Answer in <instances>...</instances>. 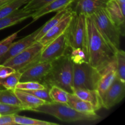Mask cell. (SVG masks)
I'll return each instance as SVG.
<instances>
[{
  "label": "cell",
  "mask_w": 125,
  "mask_h": 125,
  "mask_svg": "<svg viewBox=\"0 0 125 125\" xmlns=\"http://www.w3.org/2000/svg\"><path fill=\"white\" fill-rule=\"evenodd\" d=\"M87 45L89 62L102 74L115 61L116 51L99 32L89 16H86Z\"/></svg>",
  "instance_id": "1"
},
{
  "label": "cell",
  "mask_w": 125,
  "mask_h": 125,
  "mask_svg": "<svg viewBox=\"0 0 125 125\" xmlns=\"http://www.w3.org/2000/svg\"><path fill=\"white\" fill-rule=\"evenodd\" d=\"M51 63V68L43 79L42 84L51 88L53 85L73 94V62L67 52Z\"/></svg>",
  "instance_id": "2"
},
{
  "label": "cell",
  "mask_w": 125,
  "mask_h": 125,
  "mask_svg": "<svg viewBox=\"0 0 125 125\" xmlns=\"http://www.w3.org/2000/svg\"><path fill=\"white\" fill-rule=\"evenodd\" d=\"M32 111L46 114L56 117L62 122L73 123L78 122H92L100 119L97 115L81 113L71 107L67 103H45L43 104L34 109Z\"/></svg>",
  "instance_id": "3"
},
{
  "label": "cell",
  "mask_w": 125,
  "mask_h": 125,
  "mask_svg": "<svg viewBox=\"0 0 125 125\" xmlns=\"http://www.w3.org/2000/svg\"><path fill=\"white\" fill-rule=\"evenodd\" d=\"M99 32L117 51L120 49V30L111 21L105 8L98 10L90 15Z\"/></svg>",
  "instance_id": "4"
},
{
  "label": "cell",
  "mask_w": 125,
  "mask_h": 125,
  "mask_svg": "<svg viewBox=\"0 0 125 125\" xmlns=\"http://www.w3.org/2000/svg\"><path fill=\"white\" fill-rule=\"evenodd\" d=\"M101 74L89 62L73 65V88L97 90Z\"/></svg>",
  "instance_id": "5"
},
{
  "label": "cell",
  "mask_w": 125,
  "mask_h": 125,
  "mask_svg": "<svg viewBox=\"0 0 125 125\" xmlns=\"http://www.w3.org/2000/svg\"><path fill=\"white\" fill-rule=\"evenodd\" d=\"M68 48H81L87 51L86 16L72 13V18L65 31Z\"/></svg>",
  "instance_id": "6"
},
{
  "label": "cell",
  "mask_w": 125,
  "mask_h": 125,
  "mask_svg": "<svg viewBox=\"0 0 125 125\" xmlns=\"http://www.w3.org/2000/svg\"><path fill=\"white\" fill-rule=\"evenodd\" d=\"M43 48L42 44L39 41H35L32 45L7 60L3 64L12 67L15 71L21 72L36 59Z\"/></svg>",
  "instance_id": "7"
},
{
  "label": "cell",
  "mask_w": 125,
  "mask_h": 125,
  "mask_svg": "<svg viewBox=\"0 0 125 125\" xmlns=\"http://www.w3.org/2000/svg\"><path fill=\"white\" fill-rule=\"evenodd\" d=\"M68 45L66 39L65 32L59 37L44 46L43 49L36 59L29 67L39 62H51L67 53ZM28 68V67H27ZM26 69V68H25Z\"/></svg>",
  "instance_id": "8"
},
{
  "label": "cell",
  "mask_w": 125,
  "mask_h": 125,
  "mask_svg": "<svg viewBox=\"0 0 125 125\" xmlns=\"http://www.w3.org/2000/svg\"><path fill=\"white\" fill-rule=\"evenodd\" d=\"M125 95V82L116 78L101 96L103 107L109 109L123 100Z\"/></svg>",
  "instance_id": "9"
},
{
  "label": "cell",
  "mask_w": 125,
  "mask_h": 125,
  "mask_svg": "<svg viewBox=\"0 0 125 125\" xmlns=\"http://www.w3.org/2000/svg\"><path fill=\"white\" fill-rule=\"evenodd\" d=\"M109 0H73L66 8L72 13L90 16L102 8H105Z\"/></svg>",
  "instance_id": "10"
},
{
  "label": "cell",
  "mask_w": 125,
  "mask_h": 125,
  "mask_svg": "<svg viewBox=\"0 0 125 125\" xmlns=\"http://www.w3.org/2000/svg\"><path fill=\"white\" fill-rule=\"evenodd\" d=\"M51 68V62H39L35 63L22 71L20 82L32 81L42 83Z\"/></svg>",
  "instance_id": "11"
},
{
  "label": "cell",
  "mask_w": 125,
  "mask_h": 125,
  "mask_svg": "<svg viewBox=\"0 0 125 125\" xmlns=\"http://www.w3.org/2000/svg\"><path fill=\"white\" fill-rule=\"evenodd\" d=\"M40 29L41 27L29 35L20 39L16 42H12L6 53L0 57V64H3L7 60L18 54V53L32 45L36 41L35 37L37 34L40 31Z\"/></svg>",
  "instance_id": "12"
},
{
  "label": "cell",
  "mask_w": 125,
  "mask_h": 125,
  "mask_svg": "<svg viewBox=\"0 0 125 125\" xmlns=\"http://www.w3.org/2000/svg\"><path fill=\"white\" fill-rule=\"evenodd\" d=\"M105 9L111 21L120 30L122 36H125V6H121L116 0H109Z\"/></svg>",
  "instance_id": "13"
},
{
  "label": "cell",
  "mask_w": 125,
  "mask_h": 125,
  "mask_svg": "<svg viewBox=\"0 0 125 125\" xmlns=\"http://www.w3.org/2000/svg\"><path fill=\"white\" fill-rule=\"evenodd\" d=\"M72 18V13L68 10L65 17L62 18L57 24L52 27L51 29L48 31L41 39L38 41L42 44L44 46L47 45L51 42L53 41L58 37L62 35L65 32L66 29L68 28L71 20Z\"/></svg>",
  "instance_id": "14"
},
{
  "label": "cell",
  "mask_w": 125,
  "mask_h": 125,
  "mask_svg": "<svg viewBox=\"0 0 125 125\" xmlns=\"http://www.w3.org/2000/svg\"><path fill=\"white\" fill-rule=\"evenodd\" d=\"M33 12L20 8L9 15L0 19V30L17 24L32 17Z\"/></svg>",
  "instance_id": "15"
},
{
  "label": "cell",
  "mask_w": 125,
  "mask_h": 125,
  "mask_svg": "<svg viewBox=\"0 0 125 125\" xmlns=\"http://www.w3.org/2000/svg\"><path fill=\"white\" fill-rule=\"evenodd\" d=\"M73 94L79 98L91 104L96 111L103 107L102 99L97 90L74 89H73Z\"/></svg>",
  "instance_id": "16"
},
{
  "label": "cell",
  "mask_w": 125,
  "mask_h": 125,
  "mask_svg": "<svg viewBox=\"0 0 125 125\" xmlns=\"http://www.w3.org/2000/svg\"><path fill=\"white\" fill-rule=\"evenodd\" d=\"M72 1L73 0H54L51 1L50 3L33 12L31 17L32 18V23L37 20L45 15L52 12H57L65 9Z\"/></svg>",
  "instance_id": "17"
},
{
  "label": "cell",
  "mask_w": 125,
  "mask_h": 125,
  "mask_svg": "<svg viewBox=\"0 0 125 125\" xmlns=\"http://www.w3.org/2000/svg\"><path fill=\"white\" fill-rule=\"evenodd\" d=\"M116 78L117 75H116V66L115 61V62L111 63L106 68V70L102 73V75L100 79L97 90L98 91L101 97L107 90V89L109 87Z\"/></svg>",
  "instance_id": "18"
},
{
  "label": "cell",
  "mask_w": 125,
  "mask_h": 125,
  "mask_svg": "<svg viewBox=\"0 0 125 125\" xmlns=\"http://www.w3.org/2000/svg\"><path fill=\"white\" fill-rule=\"evenodd\" d=\"M14 92L22 104L24 111H32L34 109L45 104V101L21 90L15 89Z\"/></svg>",
  "instance_id": "19"
},
{
  "label": "cell",
  "mask_w": 125,
  "mask_h": 125,
  "mask_svg": "<svg viewBox=\"0 0 125 125\" xmlns=\"http://www.w3.org/2000/svg\"><path fill=\"white\" fill-rule=\"evenodd\" d=\"M67 104L78 112L87 114H95L96 110L89 103L79 98L74 94H68Z\"/></svg>",
  "instance_id": "20"
},
{
  "label": "cell",
  "mask_w": 125,
  "mask_h": 125,
  "mask_svg": "<svg viewBox=\"0 0 125 125\" xmlns=\"http://www.w3.org/2000/svg\"><path fill=\"white\" fill-rule=\"evenodd\" d=\"M68 10L67 8L63 9L59 11H57V13L52 18H51L50 20L48 21L44 25L41 26V29H40V31L37 34L35 40L38 41V40H40L50 29H51L52 27H54L56 24H57L62 18H64L65 16L68 13Z\"/></svg>",
  "instance_id": "21"
},
{
  "label": "cell",
  "mask_w": 125,
  "mask_h": 125,
  "mask_svg": "<svg viewBox=\"0 0 125 125\" xmlns=\"http://www.w3.org/2000/svg\"><path fill=\"white\" fill-rule=\"evenodd\" d=\"M31 0H10L0 7V19L9 15L24 6Z\"/></svg>",
  "instance_id": "22"
},
{
  "label": "cell",
  "mask_w": 125,
  "mask_h": 125,
  "mask_svg": "<svg viewBox=\"0 0 125 125\" xmlns=\"http://www.w3.org/2000/svg\"><path fill=\"white\" fill-rule=\"evenodd\" d=\"M0 103L23 109L22 104L14 92V90L0 89Z\"/></svg>",
  "instance_id": "23"
},
{
  "label": "cell",
  "mask_w": 125,
  "mask_h": 125,
  "mask_svg": "<svg viewBox=\"0 0 125 125\" xmlns=\"http://www.w3.org/2000/svg\"><path fill=\"white\" fill-rule=\"evenodd\" d=\"M115 66L117 78L125 82V52L121 49L115 52Z\"/></svg>",
  "instance_id": "24"
},
{
  "label": "cell",
  "mask_w": 125,
  "mask_h": 125,
  "mask_svg": "<svg viewBox=\"0 0 125 125\" xmlns=\"http://www.w3.org/2000/svg\"><path fill=\"white\" fill-rule=\"evenodd\" d=\"M21 72L20 71H15L14 73L5 78H0V85L8 90H15L16 85L20 80Z\"/></svg>",
  "instance_id": "25"
},
{
  "label": "cell",
  "mask_w": 125,
  "mask_h": 125,
  "mask_svg": "<svg viewBox=\"0 0 125 125\" xmlns=\"http://www.w3.org/2000/svg\"><path fill=\"white\" fill-rule=\"evenodd\" d=\"M14 121L17 125H57L58 124L52 122H46L44 120L35 119V118H29V117L21 116L18 114H15Z\"/></svg>",
  "instance_id": "26"
},
{
  "label": "cell",
  "mask_w": 125,
  "mask_h": 125,
  "mask_svg": "<svg viewBox=\"0 0 125 125\" xmlns=\"http://www.w3.org/2000/svg\"><path fill=\"white\" fill-rule=\"evenodd\" d=\"M68 94V92L56 85H53L50 88V96L54 103H67Z\"/></svg>",
  "instance_id": "27"
},
{
  "label": "cell",
  "mask_w": 125,
  "mask_h": 125,
  "mask_svg": "<svg viewBox=\"0 0 125 125\" xmlns=\"http://www.w3.org/2000/svg\"><path fill=\"white\" fill-rule=\"evenodd\" d=\"M68 53L73 63H81L83 62H89L88 52L83 49H70V52Z\"/></svg>",
  "instance_id": "28"
},
{
  "label": "cell",
  "mask_w": 125,
  "mask_h": 125,
  "mask_svg": "<svg viewBox=\"0 0 125 125\" xmlns=\"http://www.w3.org/2000/svg\"><path fill=\"white\" fill-rule=\"evenodd\" d=\"M50 87L45 86V87L43 89H38V90H23V91L32 94L34 96L43 100L46 103H51L52 101L50 98Z\"/></svg>",
  "instance_id": "29"
},
{
  "label": "cell",
  "mask_w": 125,
  "mask_h": 125,
  "mask_svg": "<svg viewBox=\"0 0 125 125\" xmlns=\"http://www.w3.org/2000/svg\"><path fill=\"white\" fill-rule=\"evenodd\" d=\"M45 85L39 82H19L16 85V89L21 90H34L38 89H43Z\"/></svg>",
  "instance_id": "30"
},
{
  "label": "cell",
  "mask_w": 125,
  "mask_h": 125,
  "mask_svg": "<svg viewBox=\"0 0 125 125\" xmlns=\"http://www.w3.org/2000/svg\"><path fill=\"white\" fill-rule=\"evenodd\" d=\"M52 1L54 0H31L23 6V8L24 10L34 12Z\"/></svg>",
  "instance_id": "31"
},
{
  "label": "cell",
  "mask_w": 125,
  "mask_h": 125,
  "mask_svg": "<svg viewBox=\"0 0 125 125\" xmlns=\"http://www.w3.org/2000/svg\"><path fill=\"white\" fill-rule=\"evenodd\" d=\"M18 32H16L0 41V57L6 53L11 43L17 37Z\"/></svg>",
  "instance_id": "32"
},
{
  "label": "cell",
  "mask_w": 125,
  "mask_h": 125,
  "mask_svg": "<svg viewBox=\"0 0 125 125\" xmlns=\"http://www.w3.org/2000/svg\"><path fill=\"white\" fill-rule=\"evenodd\" d=\"M23 111V108L17 106H10L0 103V114H15Z\"/></svg>",
  "instance_id": "33"
},
{
  "label": "cell",
  "mask_w": 125,
  "mask_h": 125,
  "mask_svg": "<svg viewBox=\"0 0 125 125\" xmlns=\"http://www.w3.org/2000/svg\"><path fill=\"white\" fill-rule=\"evenodd\" d=\"M14 114H5L0 115V125H16Z\"/></svg>",
  "instance_id": "34"
},
{
  "label": "cell",
  "mask_w": 125,
  "mask_h": 125,
  "mask_svg": "<svg viewBox=\"0 0 125 125\" xmlns=\"http://www.w3.org/2000/svg\"><path fill=\"white\" fill-rule=\"evenodd\" d=\"M15 72L14 69L9 66L0 64V78H5Z\"/></svg>",
  "instance_id": "35"
},
{
  "label": "cell",
  "mask_w": 125,
  "mask_h": 125,
  "mask_svg": "<svg viewBox=\"0 0 125 125\" xmlns=\"http://www.w3.org/2000/svg\"><path fill=\"white\" fill-rule=\"evenodd\" d=\"M120 6H125V0H116Z\"/></svg>",
  "instance_id": "36"
},
{
  "label": "cell",
  "mask_w": 125,
  "mask_h": 125,
  "mask_svg": "<svg viewBox=\"0 0 125 125\" xmlns=\"http://www.w3.org/2000/svg\"><path fill=\"white\" fill-rule=\"evenodd\" d=\"M9 0H0V4H2V3H5V2H7Z\"/></svg>",
  "instance_id": "37"
},
{
  "label": "cell",
  "mask_w": 125,
  "mask_h": 125,
  "mask_svg": "<svg viewBox=\"0 0 125 125\" xmlns=\"http://www.w3.org/2000/svg\"><path fill=\"white\" fill-rule=\"evenodd\" d=\"M9 1H10V0H9ZM5 3H6V2H5ZM5 3H2V4H0V7H1V6H2V5H3V4H5Z\"/></svg>",
  "instance_id": "38"
},
{
  "label": "cell",
  "mask_w": 125,
  "mask_h": 125,
  "mask_svg": "<svg viewBox=\"0 0 125 125\" xmlns=\"http://www.w3.org/2000/svg\"><path fill=\"white\" fill-rule=\"evenodd\" d=\"M0 89H1V85H0Z\"/></svg>",
  "instance_id": "39"
},
{
  "label": "cell",
  "mask_w": 125,
  "mask_h": 125,
  "mask_svg": "<svg viewBox=\"0 0 125 125\" xmlns=\"http://www.w3.org/2000/svg\"><path fill=\"white\" fill-rule=\"evenodd\" d=\"M0 115H1V114H0Z\"/></svg>",
  "instance_id": "40"
}]
</instances>
